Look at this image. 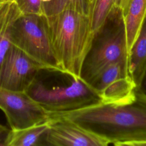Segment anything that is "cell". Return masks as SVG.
Wrapping results in <instances>:
<instances>
[{
  "label": "cell",
  "instance_id": "20",
  "mask_svg": "<svg viewBox=\"0 0 146 146\" xmlns=\"http://www.w3.org/2000/svg\"><path fill=\"white\" fill-rule=\"evenodd\" d=\"M143 94L146 95V70L142 79L141 84L139 88H137Z\"/></svg>",
  "mask_w": 146,
  "mask_h": 146
},
{
  "label": "cell",
  "instance_id": "1",
  "mask_svg": "<svg viewBox=\"0 0 146 146\" xmlns=\"http://www.w3.org/2000/svg\"><path fill=\"white\" fill-rule=\"evenodd\" d=\"M47 117L70 120L117 146H139L146 141V95L136 88L130 103H99L67 112H47Z\"/></svg>",
  "mask_w": 146,
  "mask_h": 146
},
{
  "label": "cell",
  "instance_id": "14",
  "mask_svg": "<svg viewBox=\"0 0 146 146\" xmlns=\"http://www.w3.org/2000/svg\"><path fill=\"white\" fill-rule=\"evenodd\" d=\"M43 13L51 17L66 10H72L90 17L91 6L89 0H42Z\"/></svg>",
  "mask_w": 146,
  "mask_h": 146
},
{
  "label": "cell",
  "instance_id": "2",
  "mask_svg": "<svg viewBox=\"0 0 146 146\" xmlns=\"http://www.w3.org/2000/svg\"><path fill=\"white\" fill-rule=\"evenodd\" d=\"M47 18L51 43L63 74L80 78L93 36L90 17L66 10Z\"/></svg>",
  "mask_w": 146,
  "mask_h": 146
},
{
  "label": "cell",
  "instance_id": "10",
  "mask_svg": "<svg viewBox=\"0 0 146 146\" xmlns=\"http://www.w3.org/2000/svg\"><path fill=\"white\" fill-rule=\"evenodd\" d=\"M136 88L129 76H122L111 82L99 95L102 103L123 105L132 103L135 100Z\"/></svg>",
  "mask_w": 146,
  "mask_h": 146
},
{
  "label": "cell",
  "instance_id": "11",
  "mask_svg": "<svg viewBox=\"0 0 146 146\" xmlns=\"http://www.w3.org/2000/svg\"><path fill=\"white\" fill-rule=\"evenodd\" d=\"M48 121L19 129H10L4 146H36L44 145V137L48 129Z\"/></svg>",
  "mask_w": 146,
  "mask_h": 146
},
{
  "label": "cell",
  "instance_id": "18",
  "mask_svg": "<svg viewBox=\"0 0 146 146\" xmlns=\"http://www.w3.org/2000/svg\"><path fill=\"white\" fill-rule=\"evenodd\" d=\"M10 129L7 127L0 124V146H4V143Z\"/></svg>",
  "mask_w": 146,
  "mask_h": 146
},
{
  "label": "cell",
  "instance_id": "19",
  "mask_svg": "<svg viewBox=\"0 0 146 146\" xmlns=\"http://www.w3.org/2000/svg\"><path fill=\"white\" fill-rule=\"evenodd\" d=\"M128 1L129 0H115L114 6L120 8L123 11L124 14V11H125Z\"/></svg>",
  "mask_w": 146,
  "mask_h": 146
},
{
  "label": "cell",
  "instance_id": "7",
  "mask_svg": "<svg viewBox=\"0 0 146 146\" xmlns=\"http://www.w3.org/2000/svg\"><path fill=\"white\" fill-rule=\"evenodd\" d=\"M41 70L38 63L11 44L0 67V86L12 91L26 92Z\"/></svg>",
  "mask_w": 146,
  "mask_h": 146
},
{
  "label": "cell",
  "instance_id": "17",
  "mask_svg": "<svg viewBox=\"0 0 146 146\" xmlns=\"http://www.w3.org/2000/svg\"><path fill=\"white\" fill-rule=\"evenodd\" d=\"M22 14H43L42 0H15Z\"/></svg>",
  "mask_w": 146,
  "mask_h": 146
},
{
  "label": "cell",
  "instance_id": "22",
  "mask_svg": "<svg viewBox=\"0 0 146 146\" xmlns=\"http://www.w3.org/2000/svg\"><path fill=\"white\" fill-rule=\"evenodd\" d=\"M94 1V0H89V2H90V4H91V6H92V4L93 3Z\"/></svg>",
  "mask_w": 146,
  "mask_h": 146
},
{
  "label": "cell",
  "instance_id": "15",
  "mask_svg": "<svg viewBox=\"0 0 146 146\" xmlns=\"http://www.w3.org/2000/svg\"><path fill=\"white\" fill-rule=\"evenodd\" d=\"M129 76L128 66L120 63L111 64L101 71L92 80L90 86L99 94L115 80Z\"/></svg>",
  "mask_w": 146,
  "mask_h": 146
},
{
  "label": "cell",
  "instance_id": "3",
  "mask_svg": "<svg viewBox=\"0 0 146 146\" xmlns=\"http://www.w3.org/2000/svg\"><path fill=\"white\" fill-rule=\"evenodd\" d=\"M128 54L124 14L120 8L113 6L102 25L93 33L80 78L90 85L108 66L115 63L128 66Z\"/></svg>",
  "mask_w": 146,
  "mask_h": 146
},
{
  "label": "cell",
  "instance_id": "9",
  "mask_svg": "<svg viewBox=\"0 0 146 146\" xmlns=\"http://www.w3.org/2000/svg\"><path fill=\"white\" fill-rule=\"evenodd\" d=\"M146 70V17L128 54V72L139 88Z\"/></svg>",
  "mask_w": 146,
  "mask_h": 146
},
{
  "label": "cell",
  "instance_id": "5",
  "mask_svg": "<svg viewBox=\"0 0 146 146\" xmlns=\"http://www.w3.org/2000/svg\"><path fill=\"white\" fill-rule=\"evenodd\" d=\"M26 92L47 112L76 111L102 103L98 92L80 78L51 88L35 80Z\"/></svg>",
  "mask_w": 146,
  "mask_h": 146
},
{
  "label": "cell",
  "instance_id": "4",
  "mask_svg": "<svg viewBox=\"0 0 146 146\" xmlns=\"http://www.w3.org/2000/svg\"><path fill=\"white\" fill-rule=\"evenodd\" d=\"M10 40L38 63L43 70L63 74L51 43L47 18L44 14H21L14 23Z\"/></svg>",
  "mask_w": 146,
  "mask_h": 146
},
{
  "label": "cell",
  "instance_id": "16",
  "mask_svg": "<svg viewBox=\"0 0 146 146\" xmlns=\"http://www.w3.org/2000/svg\"><path fill=\"white\" fill-rule=\"evenodd\" d=\"M114 2L115 0H94L90 15L93 33L102 25L114 6Z\"/></svg>",
  "mask_w": 146,
  "mask_h": 146
},
{
  "label": "cell",
  "instance_id": "12",
  "mask_svg": "<svg viewBox=\"0 0 146 146\" xmlns=\"http://www.w3.org/2000/svg\"><path fill=\"white\" fill-rule=\"evenodd\" d=\"M146 17V0H129L124 19L128 52L136 39Z\"/></svg>",
  "mask_w": 146,
  "mask_h": 146
},
{
  "label": "cell",
  "instance_id": "6",
  "mask_svg": "<svg viewBox=\"0 0 146 146\" xmlns=\"http://www.w3.org/2000/svg\"><path fill=\"white\" fill-rule=\"evenodd\" d=\"M0 109L11 129H19L47 121V112L26 92L0 86Z\"/></svg>",
  "mask_w": 146,
  "mask_h": 146
},
{
  "label": "cell",
  "instance_id": "21",
  "mask_svg": "<svg viewBox=\"0 0 146 146\" xmlns=\"http://www.w3.org/2000/svg\"><path fill=\"white\" fill-rule=\"evenodd\" d=\"M14 1L15 0H0V4L8 3V2H14Z\"/></svg>",
  "mask_w": 146,
  "mask_h": 146
},
{
  "label": "cell",
  "instance_id": "13",
  "mask_svg": "<svg viewBox=\"0 0 146 146\" xmlns=\"http://www.w3.org/2000/svg\"><path fill=\"white\" fill-rule=\"evenodd\" d=\"M21 14L14 2L0 4V67L11 46L10 36L13 25Z\"/></svg>",
  "mask_w": 146,
  "mask_h": 146
},
{
  "label": "cell",
  "instance_id": "8",
  "mask_svg": "<svg viewBox=\"0 0 146 146\" xmlns=\"http://www.w3.org/2000/svg\"><path fill=\"white\" fill-rule=\"evenodd\" d=\"M48 129L44 145L55 146H106L109 143L102 137L66 119L47 117Z\"/></svg>",
  "mask_w": 146,
  "mask_h": 146
}]
</instances>
